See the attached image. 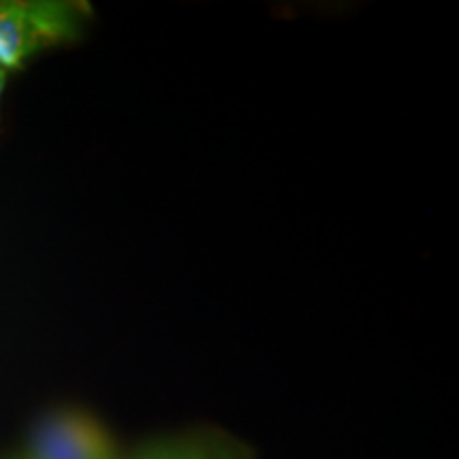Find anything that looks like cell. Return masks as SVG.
Wrapping results in <instances>:
<instances>
[{
    "instance_id": "1",
    "label": "cell",
    "mask_w": 459,
    "mask_h": 459,
    "mask_svg": "<svg viewBox=\"0 0 459 459\" xmlns=\"http://www.w3.org/2000/svg\"><path fill=\"white\" fill-rule=\"evenodd\" d=\"M85 15L82 4L60 0L0 3V71H22L41 51L74 41Z\"/></svg>"
},
{
    "instance_id": "2",
    "label": "cell",
    "mask_w": 459,
    "mask_h": 459,
    "mask_svg": "<svg viewBox=\"0 0 459 459\" xmlns=\"http://www.w3.org/2000/svg\"><path fill=\"white\" fill-rule=\"evenodd\" d=\"M22 459H124L100 419L82 409H57L34 426Z\"/></svg>"
},
{
    "instance_id": "3",
    "label": "cell",
    "mask_w": 459,
    "mask_h": 459,
    "mask_svg": "<svg viewBox=\"0 0 459 459\" xmlns=\"http://www.w3.org/2000/svg\"><path fill=\"white\" fill-rule=\"evenodd\" d=\"M156 459H257L251 445L220 428H192L152 438Z\"/></svg>"
},
{
    "instance_id": "4",
    "label": "cell",
    "mask_w": 459,
    "mask_h": 459,
    "mask_svg": "<svg viewBox=\"0 0 459 459\" xmlns=\"http://www.w3.org/2000/svg\"><path fill=\"white\" fill-rule=\"evenodd\" d=\"M7 73L0 71V102H3V94H4V85H7Z\"/></svg>"
}]
</instances>
